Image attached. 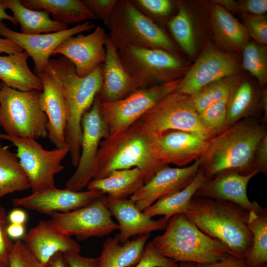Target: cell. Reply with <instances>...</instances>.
Listing matches in <instances>:
<instances>
[{
	"instance_id": "6f0895ef",
	"label": "cell",
	"mask_w": 267,
	"mask_h": 267,
	"mask_svg": "<svg viewBox=\"0 0 267 267\" xmlns=\"http://www.w3.org/2000/svg\"><path fill=\"white\" fill-rule=\"evenodd\" d=\"M0 267H9L7 266L6 265L0 262Z\"/></svg>"
},
{
	"instance_id": "db71d44e",
	"label": "cell",
	"mask_w": 267,
	"mask_h": 267,
	"mask_svg": "<svg viewBox=\"0 0 267 267\" xmlns=\"http://www.w3.org/2000/svg\"><path fill=\"white\" fill-rule=\"evenodd\" d=\"M7 9L4 0H0V20H7L12 23L14 25L17 26L18 23L13 17L8 14L6 12Z\"/></svg>"
},
{
	"instance_id": "83f0119b",
	"label": "cell",
	"mask_w": 267,
	"mask_h": 267,
	"mask_svg": "<svg viewBox=\"0 0 267 267\" xmlns=\"http://www.w3.org/2000/svg\"><path fill=\"white\" fill-rule=\"evenodd\" d=\"M145 181L143 172L133 168L116 170L105 178L92 179L87 189L99 191L112 199L126 198L140 189Z\"/></svg>"
},
{
	"instance_id": "94428289",
	"label": "cell",
	"mask_w": 267,
	"mask_h": 267,
	"mask_svg": "<svg viewBox=\"0 0 267 267\" xmlns=\"http://www.w3.org/2000/svg\"></svg>"
},
{
	"instance_id": "5b68a950",
	"label": "cell",
	"mask_w": 267,
	"mask_h": 267,
	"mask_svg": "<svg viewBox=\"0 0 267 267\" xmlns=\"http://www.w3.org/2000/svg\"><path fill=\"white\" fill-rule=\"evenodd\" d=\"M150 242L160 254L176 263L207 264L233 256L223 243L205 234L183 214L173 216L164 233Z\"/></svg>"
},
{
	"instance_id": "7c38bea8",
	"label": "cell",
	"mask_w": 267,
	"mask_h": 267,
	"mask_svg": "<svg viewBox=\"0 0 267 267\" xmlns=\"http://www.w3.org/2000/svg\"><path fill=\"white\" fill-rule=\"evenodd\" d=\"M98 94L82 120L81 153L77 169L65 184V188L82 191L93 179L100 142L109 136L108 127L99 110Z\"/></svg>"
},
{
	"instance_id": "277c9868",
	"label": "cell",
	"mask_w": 267,
	"mask_h": 267,
	"mask_svg": "<svg viewBox=\"0 0 267 267\" xmlns=\"http://www.w3.org/2000/svg\"><path fill=\"white\" fill-rule=\"evenodd\" d=\"M102 65L86 76L80 77L77 74L74 65L65 57L52 58L49 60L48 68L57 77L66 102L67 120L65 138L72 157L80 154L82 120L100 91Z\"/></svg>"
},
{
	"instance_id": "9c48e42d",
	"label": "cell",
	"mask_w": 267,
	"mask_h": 267,
	"mask_svg": "<svg viewBox=\"0 0 267 267\" xmlns=\"http://www.w3.org/2000/svg\"><path fill=\"white\" fill-rule=\"evenodd\" d=\"M0 138L16 146V155L28 178L32 193L55 187V176L64 169L61 162L69 153L66 144L49 150L34 138H19L2 133Z\"/></svg>"
},
{
	"instance_id": "603a6c76",
	"label": "cell",
	"mask_w": 267,
	"mask_h": 267,
	"mask_svg": "<svg viewBox=\"0 0 267 267\" xmlns=\"http://www.w3.org/2000/svg\"><path fill=\"white\" fill-rule=\"evenodd\" d=\"M106 205L118 222V235L121 243L132 236L165 229L170 220L164 217L158 220L149 218L129 198L112 199L106 196Z\"/></svg>"
},
{
	"instance_id": "3957f363",
	"label": "cell",
	"mask_w": 267,
	"mask_h": 267,
	"mask_svg": "<svg viewBox=\"0 0 267 267\" xmlns=\"http://www.w3.org/2000/svg\"><path fill=\"white\" fill-rule=\"evenodd\" d=\"M249 212L230 201L194 196L183 215L205 234L223 243L234 256L245 260L252 244Z\"/></svg>"
},
{
	"instance_id": "f5cc1de1",
	"label": "cell",
	"mask_w": 267,
	"mask_h": 267,
	"mask_svg": "<svg viewBox=\"0 0 267 267\" xmlns=\"http://www.w3.org/2000/svg\"><path fill=\"white\" fill-rule=\"evenodd\" d=\"M47 267H69L62 253H58L54 255L48 262Z\"/></svg>"
},
{
	"instance_id": "e0dca14e",
	"label": "cell",
	"mask_w": 267,
	"mask_h": 267,
	"mask_svg": "<svg viewBox=\"0 0 267 267\" xmlns=\"http://www.w3.org/2000/svg\"><path fill=\"white\" fill-rule=\"evenodd\" d=\"M107 36L104 29L97 26L90 34L85 35L81 33L69 38L52 55H62L74 65L79 77H85L104 62Z\"/></svg>"
},
{
	"instance_id": "681fc988",
	"label": "cell",
	"mask_w": 267,
	"mask_h": 267,
	"mask_svg": "<svg viewBox=\"0 0 267 267\" xmlns=\"http://www.w3.org/2000/svg\"><path fill=\"white\" fill-rule=\"evenodd\" d=\"M22 51L23 50L12 41L0 37V53L10 55Z\"/></svg>"
},
{
	"instance_id": "bcb514c9",
	"label": "cell",
	"mask_w": 267,
	"mask_h": 267,
	"mask_svg": "<svg viewBox=\"0 0 267 267\" xmlns=\"http://www.w3.org/2000/svg\"><path fill=\"white\" fill-rule=\"evenodd\" d=\"M63 255L69 267H98L97 258L86 257L74 252Z\"/></svg>"
},
{
	"instance_id": "c3c4849f",
	"label": "cell",
	"mask_w": 267,
	"mask_h": 267,
	"mask_svg": "<svg viewBox=\"0 0 267 267\" xmlns=\"http://www.w3.org/2000/svg\"><path fill=\"white\" fill-rule=\"evenodd\" d=\"M244 259L233 256H229L223 259L207 264H197L199 267H243Z\"/></svg>"
},
{
	"instance_id": "f546056e",
	"label": "cell",
	"mask_w": 267,
	"mask_h": 267,
	"mask_svg": "<svg viewBox=\"0 0 267 267\" xmlns=\"http://www.w3.org/2000/svg\"><path fill=\"white\" fill-rule=\"evenodd\" d=\"M7 8L13 14L21 27V33L33 35L57 32L66 30L68 25L51 19L45 10L30 9L21 0H4Z\"/></svg>"
},
{
	"instance_id": "9a60e30c",
	"label": "cell",
	"mask_w": 267,
	"mask_h": 267,
	"mask_svg": "<svg viewBox=\"0 0 267 267\" xmlns=\"http://www.w3.org/2000/svg\"><path fill=\"white\" fill-rule=\"evenodd\" d=\"M95 28L93 22L87 21L59 32L27 35L13 31L0 20V35L12 41L28 54L34 63L36 74L47 68L50 55L62 42Z\"/></svg>"
},
{
	"instance_id": "60d3db41",
	"label": "cell",
	"mask_w": 267,
	"mask_h": 267,
	"mask_svg": "<svg viewBox=\"0 0 267 267\" xmlns=\"http://www.w3.org/2000/svg\"><path fill=\"white\" fill-rule=\"evenodd\" d=\"M224 8L253 15H264L267 11V0H217Z\"/></svg>"
},
{
	"instance_id": "e575fe53",
	"label": "cell",
	"mask_w": 267,
	"mask_h": 267,
	"mask_svg": "<svg viewBox=\"0 0 267 267\" xmlns=\"http://www.w3.org/2000/svg\"><path fill=\"white\" fill-rule=\"evenodd\" d=\"M170 30L175 41L189 56L196 51V40L190 15L184 6H180L177 13L168 22Z\"/></svg>"
},
{
	"instance_id": "ac0fdd59",
	"label": "cell",
	"mask_w": 267,
	"mask_h": 267,
	"mask_svg": "<svg viewBox=\"0 0 267 267\" xmlns=\"http://www.w3.org/2000/svg\"><path fill=\"white\" fill-rule=\"evenodd\" d=\"M105 195L94 190L74 191L56 187L32 193L24 197L13 199L15 206L49 215L55 213H66L85 207Z\"/></svg>"
},
{
	"instance_id": "d590c367",
	"label": "cell",
	"mask_w": 267,
	"mask_h": 267,
	"mask_svg": "<svg viewBox=\"0 0 267 267\" xmlns=\"http://www.w3.org/2000/svg\"><path fill=\"white\" fill-rule=\"evenodd\" d=\"M242 66L254 76L261 89L267 83V48L249 41L243 49Z\"/></svg>"
},
{
	"instance_id": "44dd1931",
	"label": "cell",
	"mask_w": 267,
	"mask_h": 267,
	"mask_svg": "<svg viewBox=\"0 0 267 267\" xmlns=\"http://www.w3.org/2000/svg\"><path fill=\"white\" fill-rule=\"evenodd\" d=\"M258 174L257 170L248 175L235 171L221 172L212 178L205 180L197 190L194 196L228 201L248 211L259 212L263 208L256 201H251L247 193L248 183Z\"/></svg>"
},
{
	"instance_id": "836d02e7",
	"label": "cell",
	"mask_w": 267,
	"mask_h": 267,
	"mask_svg": "<svg viewBox=\"0 0 267 267\" xmlns=\"http://www.w3.org/2000/svg\"><path fill=\"white\" fill-rule=\"evenodd\" d=\"M248 227L252 235L251 248L245 259L247 265L267 263V211H250Z\"/></svg>"
},
{
	"instance_id": "f6af8a7d",
	"label": "cell",
	"mask_w": 267,
	"mask_h": 267,
	"mask_svg": "<svg viewBox=\"0 0 267 267\" xmlns=\"http://www.w3.org/2000/svg\"><path fill=\"white\" fill-rule=\"evenodd\" d=\"M96 19H101L107 25L117 0H82Z\"/></svg>"
},
{
	"instance_id": "f907efd6",
	"label": "cell",
	"mask_w": 267,
	"mask_h": 267,
	"mask_svg": "<svg viewBox=\"0 0 267 267\" xmlns=\"http://www.w3.org/2000/svg\"><path fill=\"white\" fill-rule=\"evenodd\" d=\"M27 218L25 211L21 209H13L8 215L9 222L11 223L25 224Z\"/></svg>"
},
{
	"instance_id": "d4e9b609",
	"label": "cell",
	"mask_w": 267,
	"mask_h": 267,
	"mask_svg": "<svg viewBox=\"0 0 267 267\" xmlns=\"http://www.w3.org/2000/svg\"><path fill=\"white\" fill-rule=\"evenodd\" d=\"M212 30L218 43L226 50H242L249 36L244 25L221 5H209Z\"/></svg>"
},
{
	"instance_id": "b9f144b4",
	"label": "cell",
	"mask_w": 267,
	"mask_h": 267,
	"mask_svg": "<svg viewBox=\"0 0 267 267\" xmlns=\"http://www.w3.org/2000/svg\"><path fill=\"white\" fill-rule=\"evenodd\" d=\"M130 267H179L178 264L160 254L150 242L147 243L139 261Z\"/></svg>"
},
{
	"instance_id": "5bb4252c",
	"label": "cell",
	"mask_w": 267,
	"mask_h": 267,
	"mask_svg": "<svg viewBox=\"0 0 267 267\" xmlns=\"http://www.w3.org/2000/svg\"><path fill=\"white\" fill-rule=\"evenodd\" d=\"M239 69L235 55L209 48L187 71L175 90L191 95L213 82L234 76Z\"/></svg>"
},
{
	"instance_id": "11a10c76",
	"label": "cell",
	"mask_w": 267,
	"mask_h": 267,
	"mask_svg": "<svg viewBox=\"0 0 267 267\" xmlns=\"http://www.w3.org/2000/svg\"><path fill=\"white\" fill-rule=\"evenodd\" d=\"M178 266L179 267H199L197 264L189 262H180Z\"/></svg>"
},
{
	"instance_id": "7402d4cb",
	"label": "cell",
	"mask_w": 267,
	"mask_h": 267,
	"mask_svg": "<svg viewBox=\"0 0 267 267\" xmlns=\"http://www.w3.org/2000/svg\"><path fill=\"white\" fill-rule=\"evenodd\" d=\"M43 265L58 253H80L81 246L71 237L61 232L51 221H40L20 239Z\"/></svg>"
},
{
	"instance_id": "30bf717a",
	"label": "cell",
	"mask_w": 267,
	"mask_h": 267,
	"mask_svg": "<svg viewBox=\"0 0 267 267\" xmlns=\"http://www.w3.org/2000/svg\"><path fill=\"white\" fill-rule=\"evenodd\" d=\"M155 135L171 130L215 136L202 124L190 96L176 90L165 95L140 119Z\"/></svg>"
},
{
	"instance_id": "8d00e7d4",
	"label": "cell",
	"mask_w": 267,
	"mask_h": 267,
	"mask_svg": "<svg viewBox=\"0 0 267 267\" xmlns=\"http://www.w3.org/2000/svg\"><path fill=\"white\" fill-rule=\"evenodd\" d=\"M238 81L234 76L213 82L190 95L198 113L212 103L228 95Z\"/></svg>"
},
{
	"instance_id": "cb8c5ba5",
	"label": "cell",
	"mask_w": 267,
	"mask_h": 267,
	"mask_svg": "<svg viewBox=\"0 0 267 267\" xmlns=\"http://www.w3.org/2000/svg\"><path fill=\"white\" fill-rule=\"evenodd\" d=\"M106 58L102 65V84L98 96L101 102L123 99L139 89L120 59L118 49L107 35L105 44Z\"/></svg>"
},
{
	"instance_id": "ffe728a7",
	"label": "cell",
	"mask_w": 267,
	"mask_h": 267,
	"mask_svg": "<svg viewBox=\"0 0 267 267\" xmlns=\"http://www.w3.org/2000/svg\"><path fill=\"white\" fill-rule=\"evenodd\" d=\"M36 75L43 85L39 103L47 118V136L56 148H61L66 144L65 132L67 120L66 104L61 86L48 67Z\"/></svg>"
},
{
	"instance_id": "ee69618b",
	"label": "cell",
	"mask_w": 267,
	"mask_h": 267,
	"mask_svg": "<svg viewBox=\"0 0 267 267\" xmlns=\"http://www.w3.org/2000/svg\"><path fill=\"white\" fill-rule=\"evenodd\" d=\"M138 8L153 16L166 17L172 11L173 2L169 0H131Z\"/></svg>"
},
{
	"instance_id": "74e56055",
	"label": "cell",
	"mask_w": 267,
	"mask_h": 267,
	"mask_svg": "<svg viewBox=\"0 0 267 267\" xmlns=\"http://www.w3.org/2000/svg\"><path fill=\"white\" fill-rule=\"evenodd\" d=\"M228 96L212 103L199 113L203 126L214 136L222 133L228 128Z\"/></svg>"
},
{
	"instance_id": "ba28073f",
	"label": "cell",
	"mask_w": 267,
	"mask_h": 267,
	"mask_svg": "<svg viewBox=\"0 0 267 267\" xmlns=\"http://www.w3.org/2000/svg\"><path fill=\"white\" fill-rule=\"evenodd\" d=\"M121 62L138 89L182 78L186 66L177 55L157 48L129 46L118 49Z\"/></svg>"
},
{
	"instance_id": "7a4b0ae2",
	"label": "cell",
	"mask_w": 267,
	"mask_h": 267,
	"mask_svg": "<svg viewBox=\"0 0 267 267\" xmlns=\"http://www.w3.org/2000/svg\"><path fill=\"white\" fill-rule=\"evenodd\" d=\"M155 135L139 119L124 131L101 141L93 179L108 176L112 172L137 168L144 174L145 183L162 168L155 145Z\"/></svg>"
},
{
	"instance_id": "4fadbf2b",
	"label": "cell",
	"mask_w": 267,
	"mask_h": 267,
	"mask_svg": "<svg viewBox=\"0 0 267 267\" xmlns=\"http://www.w3.org/2000/svg\"><path fill=\"white\" fill-rule=\"evenodd\" d=\"M106 197L74 211L48 216L59 230L67 236H75L80 240L103 237L119 229L106 205Z\"/></svg>"
},
{
	"instance_id": "1f68e13d",
	"label": "cell",
	"mask_w": 267,
	"mask_h": 267,
	"mask_svg": "<svg viewBox=\"0 0 267 267\" xmlns=\"http://www.w3.org/2000/svg\"><path fill=\"white\" fill-rule=\"evenodd\" d=\"M206 180L202 170L199 171L193 181L183 189L163 197L143 211L150 218L163 215L170 220L177 214H184L198 188Z\"/></svg>"
},
{
	"instance_id": "f35d334b",
	"label": "cell",
	"mask_w": 267,
	"mask_h": 267,
	"mask_svg": "<svg viewBox=\"0 0 267 267\" xmlns=\"http://www.w3.org/2000/svg\"><path fill=\"white\" fill-rule=\"evenodd\" d=\"M243 25L249 37L258 44L266 45L267 44V20L264 15L241 13Z\"/></svg>"
},
{
	"instance_id": "8fae6325",
	"label": "cell",
	"mask_w": 267,
	"mask_h": 267,
	"mask_svg": "<svg viewBox=\"0 0 267 267\" xmlns=\"http://www.w3.org/2000/svg\"><path fill=\"white\" fill-rule=\"evenodd\" d=\"M181 79L137 89L117 101H100V112L108 127L109 136L119 134L138 121L159 100L175 90Z\"/></svg>"
},
{
	"instance_id": "d6986e66",
	"label": "cell",
	"mask_w": 267,
	"mask_h": 267,
	"mask_svg": "<svg viewBox=\"0 0 267 267\" xmlns=\"http://www.w3.org/2000/svg\"><path fill=\"white\" fill-rule=\"evenodd\" d=\"M209 140L194 133L168 131L155 135V149L158 159L163 164L184 167L203 156Z\"/></svg>"
},
{
	"instance_id": "484cf974",
	"label": "cell",
	"mask_w": 267,
	"mask_h": 267,
	"mask_svg": "<svg viewBox=\"0 0 267 267\" xmlns=\"http://www.w3.org/2000/svg\"><path fill=\"white\" fill-rule=\"evenodd\" d=\"M150 234L137 236L124 243L119 235L108 238L104 242L98 259V267H130L141 258Z\"/></svg>"
},
{
	"instance_id": "7bdbcfd3",
	"label": "cell",
	"mask_w": 267,
	"mask_h": 267,
	"mask_svg": "<svg viewBox=\"0 0 267 267\" xmlns=\"http://www.w3.org/2000/svg\"><path fill=\"white\" fill-rule=\"evenodd\" d=\"M9 223L8 215L0 205V262L8 267L9 256L14 244L7 233Z\"/></svg>"
},
{
	"instance_id": "f1b7e54d",
	"label": "cell",
	"mask_w": 267,
	"mask_h": 267,
	"mask_svg": "<svg viewBox=\"0 0 267 267\" xmlns=\"http://www.w3.org/2000/svg\"><path fill=\"white\" fill-rule=\"evenodd\" d=\"M258 91L250 81L238 80L228 96L227 127L246 118H259L258 112L261 109Z\"/></svg>"
},
{
	"instance_id": "816d5d0a",
	"label": "cell",
	"mask_w": 267,
	"mask_h": 267,
	"mask_svg": "<svg viewBox=\"0 0 267 267\" xmlns=\"http://www.w3.org/2000/svg\"><path fill=\"white\" fill-rule=\"evenodd\" d=\"M7 233L12 240H20L26 233L24 224L9 223L7 228Z\"/></svg>"
},
{
	"instance_id": "4316f807",
	"label": "cell",
	"mask_w": 267,
	"mask_h": 267,
	"mask_svg": "<svg viewBox=\"0 0 267 267\" xmlns=\"http://www.w3.org/2000/svg\"><path fill=\"white\" fill-rule=\"evenodd\" d=\"M26 51L0 56V79L7 86L23 91H42L43 85L39 76L29 68Z\"/></svg>"
},
{
	"instance_id": "d6a6232c",
	"label": "cell",
	"mask_w": 267,
	"mask_h": 267,
	"mask_svg": "<svg viewBox=\"0 0 267 267\" xmlns=\"http://www.w3.org/2000/svg\"><path fill=\"white\" fill-rule=\"evenodd\" d=\"M30 189L28 178L16 154L0 143V199L16 191Z\"/></svg>"
},
{
	"instance_id": "ab89813d",
	"label": "cell",
	"mask_w": 267,
	"mask_h": 267,
	"mask_svg": "<svg viewBox=\"0 0 267 267\" xmlns=\"http://www.w3.org/2000/svg\"><path fill=\"white\" fill-rule=\"evenodd\" d=\"M9 267H48L42 264L21 240L14 242L9 256Z\"/></svg>"
},
{
	"instance_id": "91938a15",
	"label": "cell",
	"mask_w": 267,
	"mask_h": 267,
	"mask_svg": "<svg viewBox=\"0 0 267 267\" xmlns=\"http://www.w3.org/2000/svg\"></svg>"
},
{
	"instance_id": "6da1fadb",
	"label": "cell",
	"mask_w": 267,
	"mask_h": 267,
	"mask_svg": "<svg viewBox=\"0 0 267 267\" xmlns=\"http://www.w3.org/2000/svg\"><path fill=\"white\" fill-rule=\"evenodd\" d=\"M266 135L265 123L257 117H250L210 139L200 166L206 179L227 171L243 175L253 172L256 151Z\"/></svg>"
},
{
	"instance_id": "7dc6e473",
	"label": "cell",
	"mask_w": 267,
	"mask_h": 267,
	"mask_svg": "<svg viewBox=\"0 0 267 267\" xmlns=\"http://www.w3.org/2000/svg\"><path fill=\"white\" fill-rule=\"evenodd\" d=\"M254 166L258 174H267V135L262 140L258 147L255 156Z\"/></svg>"
},
{
	"instance_id": "2e32d148",
	"label": "cell",
	"mask_w": 267,
	"mask_h": 267,
	"mask_svg": "<svg viewBox=\"0 0 267 267\" xmlns=\"http://www.w3.org/2000/svg\"><path fill=\"white\" fill-rule=\"evenodd\" d=\"M201 162L202 157L184 167L162 168L130 199L143 211L158 199L187 187L195 178Z\"/></svg>"
},
{
	"instance_id": "9f6ffc18",
	"label": "cell",
	"mask_w": 267,
	"mask_h": 267,
	"mask_svg": "<svg viewBox=\"0 0 267 267\" xmlns=\"http://www.w3.org/2000/svg\"><path fill=\"white\" fill-rule=\"evenodd\" d=\"M243 267H267V264H261L256 265H247L246 264Z\"/></svg>"
},
{
	"instance_id": "4dcf8cb0",
	"label": "cell",
	"mask_w": 267,
	"mask_h": 267,
	"mask_svg": "<svg viewBox=\"0 0 267 267\" xmlns=\"http://www.w3.org/2000/svg\"><path fill=\"white\" fill-rule=\"evenodd\" d=\"M21 3L31 9L45 10L53 20L67 25L97 19L80 0H22Z\"/></svg>"
},
{
	"instance_id": "680465c9",
	"label": "cell",
	"mask_w": 267,
	"mask_h": 267,
	"mask_svg": "<svg viewBox=\"0 0 267 267\" xmlns=\"http://www.w3.org/2000/svg\"><path fill=\"white\" fill-rule=\"evenodd\" d=\"M1 86H2L1 83H0V91H1Z\"/></svg>"
},
{
	"instance_id": "8992f818",
	"label": "cell",
	"mask_w": 267,
	"mask_h": 267,
	"mask_svg": "<svg viewBox=\"0 0 267 267\" xmlns=\"http://www.w3.org/2000/svg\"><path fill=\"white\" fill-rule=\"evenodd\" d=\"M106 26L108 35L118 49L129 46L157 48L177 55L174 41L131 0H117Z\"/></svg>"
},
{
	"instance_id": "52a82bcc",
	"label": "cell",
	"mask_w": 267,
	"mask_h": 267,
	"mask_svg": "<svg viewBox=\"0 0 267 267\" xmlns=\"http://www.w3.org/2000/svg\"><path fill=\"white\" fill-rule=\"evenodd\" d=\"M0 125L5 134L19 138L47 136V118L41 109V91H20L1 82Z\"/></svg>"
}]
</instances>
